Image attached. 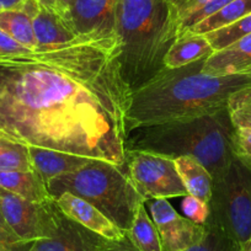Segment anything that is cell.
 Instances as JSON below:
<instances>
[{
  "label": "cell",
  "instance_id": "obj_31",
  "mask_svg": "<svg viewBox=\"0 0 251 251\" xmlns=\"http://www.w3.org/2000/svg\"><path fill=\"white\" fill-rule=\"evenodd\" d=\"M100 251H138L134 248L133 244L126 236L125 239L118 241L105 240L103 245L101 246Z\"/></svg>",
  "mask_w": 251,
  "mask_h": 251
},
{
  "label": "cell",
  "instance_id": "obj_17",
  "mask_svg": "<svg viewBox=\"0 0 251 251\" xmlns=\"http://www.w3.org/2000/svg\"><path fill=\"white\" fill-rule=\"evenodd\" d=\"M175 165L187 194L209 203L213 194V177L206 166L191 155L175 158Z\"/></svg>",
  "mask_w": 251,
  "mask_h": 251
},
{
  "label": "cell",
  "instance_id": "obj_27",
  "mask_svg": "<svg viewBox=\"0 0 251 251\" xmlns=\"http://www.w3.org/2000/svg\"><path fill=\"white\" fill-rule=\"evenodd\" d=\"M230 1H233V0H211V1H209L208 4H206L203 8H201L200 10H197L196 13L191 14L190 16L183 19V20L178 24L177 36L182 35V33H185L186 31L190 30L192 26L201 23L202 20H204V19L208 18V16L213 15L214 13L221 10L222 8H224V6H226V4L230 3Z\"/></svg>",
  "mask_w": 251,
  "mask_h": 251
},
{
  "label": "cell",
  "instance_id": "obj_24",
  "mask_svg": "<svg viewBox=\"0 0 251 251\" xmlns=\"http://www.w3.org/2000/svg\"><path fill=\"white\" fill-rule=\"evenodd\" d=\"M32 170L35 169L28 147L15 142H9L8 146L0 153V173Z\"/></svg>",
  "mask_w": 251,
  "mask_h": 251
},
{
  "label": "cell",
  "instance_id": "obj_36",
  "mask_svg": "<svg viewBox=\"0 0 251 251\" xmlns=\"http://www.w3.org/2000/svg\"><path fill=\"white\" fill-rule=\"evenodd\" d=\"M9 142H10L9 139H6L5 137H3L1 134H0V153H1V151H3V149L8 146Z\"/></svg>",
  "mask_w": 251,
  "mask_h": 251
},
{
  "label": "cell",
  "instance_id": "obj_37",
  "mask_svg": "<svg viewBox=\"0 0 251 251\" xmlns=\"http://www.w3.org/2000/svg\"><path fill=\"white\" fill-rule=\"evenodd\" d=\"M248 73H250V74H251V71H250V72H248Z\"/></svg>",
  "mask_w": 251,
  "mask_h": 251
},
{
  "label": "cell",
  "instance_id": "obj_3",
  "mask_svg": "<svg viewBox=\"0 0 251 251\" xmlns=\"http://www.w3.org/2000/svg\"><path fill=\"white\" fill-rule=\"evenodd\" d=\"M115 35L121 64L132 90L164 68V57L177 37L169 0H118Z\"/></svg>",
  "mask_w": 251,
  "mask_h": 251
},
{
  "label": "cell",
  "instance_id": "obj_20",
  "mask_svg": "<svg viewBox=\"0 0 251 251\" xmlns=\"http://www.w3.org/2000/svg\"><path fill=\"white\" fill-rule=\"evenodd\" d=\"M251 14V0H233L226 4L224 8L208 16L201 23L192 26L185 33H197V35H207L212 31L219 30L222 27L235 23L239 19Z\"/></svg>",
  "mask_w": 251,
  "mask_h": 251
},
{
  "label": "cell",
  "instance_id": "obj_34",
  "mask_svg": "<svg viewBox=\"0 0 251 251\" xmlns=\"http://www.w3.org/2000/svg\"><path fill=\"white\" fill-rule=\"evenodd\" d=\"M37 1L41 4V5L47 6V8H50V9H54V10H57L58 4H59V0H37Z\"/></svg>",
  "mask_w": 251,
  "mask_h": 251
},
{
  "label": "cell",
  "instance_id": "obj_23",
  "mask_svg": "<svg viewBox=\"0 0 251 251\" xmlns=\"http://www.w3.org/2000/svg\"><path fill=\"white\" fill-rule=\"evenodd\" d=\"M226 111L234 128L251 131V85L229 96Z\"/></svg>",
  "mask_w": 251,
  "mask_h": 251
},
{
  "label": "cell",
  "instance_id": "obj_12",
  "mask_svg": "<svg viewBox=\"0 0 251 251\" xmlns=\"http://www.w3.org/2000/svg\"><path fill=\"white\" fill-rule=\"evenodd\" d=\"M20 10L30 15L38 47L62 45L78 37L64 16L54 9L47 8L37 0H26Z\"/></svg>",
  "mask_w": 251,
  "mask_h": 251
},
{
  "label": "cell",
  "instance_id": "obj_10",
  "mask_svg": "<svg viewBox=\"0 0 251 251\" xmlns=\"http://www.w3.org/2000/svg\"><path fill=\"white\" fill-rule=\"evenodd\" d=\"M117 3L118 0H72L66 19L78 36H112Z\"/></svg>",
  "mask_w": 251,
  "mask_h": 251
},
{
  "label": "cell",
  "instance_id": "obj_11",
  "mask_svg": "<svg viewBox=\"0 0 251 251\" xmlns=\"http://www.w3.org/2000/svg\"><path fill=\"white\" fill-rule=\"evenodd\" d=\"M54 201L59 207L60 212L67 218L80 224L81 226L98 234L101 238L112 241L122 240L126 238V233L122 229L118 228L105 214L101 213L96 207L86 202L85 200L71 192H63L57 199H54Z\"/></svg>",
  "mask_w": 251,
  "mask_h": 251
},
{
  "label": "cell",
  "instance_id": "obj_14",
  "mask_svg": "<svg viewBox=\"0 0 251 251\" xmlns=\"http://www.w3.org/2000/svg\"><path fill=\"white\" fill-rule=\"evenodd\" d=\"M251 71V33L207 58L202 73L207 75H229Z\"/></svg>",
  "mask_w": 251,
  "mask_h": 251
},
{
  "label": "cell",
  "instance_id": "obj_15",
  "mask_svg": "<svg viewBox=\"0 0 251 251\" xmlns=\"http://www.w3.org/2000/svg\"><path fill=\"white\" fill-rule=\"evenodd\" d=\"M28 151L32 159L33 169L42 177L46 185L52 178L78 171L79 169L89 165L95 160L85 156L60 153V151L37 148V147H28Z\"/></svg>",
  "mask_w": 251,
  "mask_h": 251
},
{
  "label": "cell",
  "instance_id": "obj_21",
  "mask_svg": "<svg viewBox=\"0 0 251 251\" xmlns=\"http://www.w3.org/2000/svg\"><path fill=\"white\" fill-rule=\"evenodd\" d=\"M0 30L31 50L37 48L32 20L24 10H0Z\"/></svg>",
  "mask_w": 251,
  "mask_h": 251
},
{
  "label": "cell",
  "instance_id": "obj_32",
  "mask_svg": "<svg viewBox=\"0 0 251 251\" xmlns=\"http://www.w3.org/2000/svg\"><path fill=\"white\" fill-rule=\"evenodd\" d=\"M26 0H0V10H20Z\"/></svg>",
  "mask_w": 251,
  "mask_h": 251
},
{
  "label": "cell",
  "instance_id": "obj_22",
  "mask_svg": "<svg viewBox=\"0 0 251 251\" xmlns=\"http://www.w3.org/2000/svg\"><path fill=\"white\" fill-rule=\"evenodd\" d=\"M251 33V14L239 19L235 23L222 27L219 30L212 31V32L204 35L211 45L214 52L224 50L228 46L233 45L234 42L239 41L240 38Z\"/></svg>",
  "mask_w": 251,
  "mask_h": 251
},
{
  "label": "cell",
  "instance_id": "obj_16",
  "mask_svg": "<svg viewBox=\"0 0 251 251\" xmlns=\"http://www.w3.org/2000/svg\"><path fill=\"white\" fill-rule=\"evenodd\" d=\"M214 53L204 35L182 33L177 36L164 57V67L175 69L191 63L207 59Z\"/></svg>",
  "mask_w": 251,
  "mask_h": 251
},
{
  "label": "cell",
  "instance_id": "obj_30",
  "mask_svg": "<svg viewBox=\"0 0 251 251\" xmlns=\"http://www.w3.org/2000/svg\"><path fill=\"white\" fill-rule=\"evenodd\" d=\"M30 52H32L30 48L20 45L18 41H15L10 36L6 35L4 31L0 30V55H19Z\"/></svg>",
  "mask_w": 251,
  "mask_h": 251
},
{
  "label": "cell",
  "instance_id": "obj_7",
  "mask_svg": "<svg viewBox=\"0 0 251 251\" xmlns=\"http://www.w3.org/2000/svg\"><path fill=\"white\" fill-rule=\"evenodd\" d=\"M126 173L146 203L151 200L187 196L175 159L144 151H127Z\"/></svg>",
  "mask_w": 251,
  "mask_h": 251
},
{
  "label": "cell",
  "instance_id": "obj_25",
  "mask_svg": "<svg viewBox=\"0 0 251 251\" xmlns=\"http://www.w3.org/2000/svg\"><path fill=\"white\" fill-rule=\"evenodd\" d=\"M207 234L197 245L183 251H240L238 244L231 240L214 222L207 221Z\"/></svg>",
  "mask_w": 251,
  "mask_h": 251
},
{
  "label": "cell",
  "instance_id": "obj_8",
  "mask_svg": "<svg viewBox=\"0 0 251 251\" xmlns=\"http://www.w3.org/2000/svg\"><path fill=\"white\" fill-rule=\"evenodd\" d=\"M0 211L16 235L32 244L52 238L59 228L64 214L54 200L33 202L0 188Z\"/></svg>",
  "mask_w": 251,
  "mask_h": 251
},
{
  "label": "cell",
  "instance_id": "obj_33",
  "mask_svg": "<svg viewBox=\"0 0 251 251\" xmlns=\"http://www.w3.org/2000/svg\"><path fill=\"white\" fill-rule=\"evenodd\" d=\"M72 0H59V4H58V13L62 14L64 18H66V14L68 11L69 5H71Z\"/></svg>",
  "mask_w": 251,
  "mask_h": 251
},
{
  "label": "cell",
  "instance_id": "obj_9",
  "mask_svg": "<svg viewBox=\"0 0 251 251\" xmlns=\"http://www.w3.org/2000/svg\"><path fill=\"white\" fill-rule=\"evenodd\" d=\"M149 209L164 251L187 250L201 243L206 236V224H197L180 216L168 200H151Z\"/></svg>",
  "mask_w": 251,
  "mask_h": 251
},
{
  "label": "cell",
  "instance_id": "obj_29",
  "mask_svg": "<svg viewBox=\"0 0 251 251\" xmlns=\"http://www.w3.org/2000/svg\"><path fill=\"white\" fill-rule=\"evenodd\" d=\"M26 245L27 244L21 240L15 231L10 228L0 211V251H18L19 249L25 248Z\"/></svg>",
  "mask_w": 251,
  "mask_h": 251
},
{
  "label": "cell",
  "instance_id": "obj_6",
  "mask_svg": "<svg viewBox=\"0 0 251 251\" xmlns=\"http://www.w3.org/2000/svg\"><path fill=\"white\" fill-rule=\"evenodd\" d=\"M208 219L240 248L251 235V169L231 161L221 181L213 182Z\"/></svg>",
  "mask_w": 251,
  "mask_h": 251
},
{
  "label": "cell",
  "instance_id": "obj_19",
  "mask_svg": "<svg viewBox=\"0 0 251 251\" xmlns=\"http://www.w3.org/2000/svg\"><path fill=\"white\" fill-rule=\"evenodd\" d=\"M126 236L138 251H164L159 231L147 212L146 203L141 204L137 209Z\"/></svg>",
  "mask_w": 251,
  "mask_h": 251
},
{
  "label": "cell",
  "instance_id": "obj_28",
  "mask_svg": "<svg viewBox=\"0 0 251 251\" xmlns=\"http://www.w3.org/2000/svg\"><path fill=\"white\" fill-rule=\"evenodd\" d=\"M181 209H182L183 214H186V218L191 219L197 224H206L208 221L209 213H211L208 203L191 196V195L183 197Z\"/></svg>",
  "mask_w": 251,
  "mask_h": 251
},
{
  "label": "cell",
  "instance_id": "obj_2",
  "mask_svg": "<svg viewBox=\"0 0 251 251\" xmlns=\"http://www.w3.org/2000/svg\"><path fill=\"white\" fill-rule=\"evenodd\" d=\"M204 60L175 69L164 67L134 89L128 113L129 132L214 115L226 110L231 94L251 85L250 73L219 76L202 73Z\"/></svg>",
  "mask_w": 251,
  "mask_h": 251
},
{
  "label": "cell",
  "instance_id": "obj_35",
  "mask_svg": "<svg viewBox=\"0 0 251 251\" xmlns=\"http://www.w3.org/2000/svg\"><path fill=\"white\" fill-rule=\"evenodd\" d=\"M240 251H251V235L249 236L248 240L240 246Z\"/></svg>",
  "mask_w": 251,
  "mask_h": 251
},
{
  "label": "cell",
  "instance_id": "obj_1",
  "mask_svg": "<svg viewBox=\"0 0 251 251\" xmlns=\"http://www.w3.org/2000/svg\"><path fill=\"white\" fill-rule=\"evenodd\" d=\"M116 35L0 55V134L126 171L132 88Z\"/></svg>",
  "mask_w": 251,
  "mask_h": 251
},
{
  "label": "cell",
  "instance_id": "obj_13",
  "mask_svg": "<svg viewBox=\"0 0 251 251\" xmlns=\"http://www.w3.org/2000/svg\"><path fill=\"white\" fill-rule=\"evenodd\" d=\"M105 240L64 216L52 238L33 241L27 251H100Z\"/></svg>",
  "mask_w": 251,
  "mask_h": 251
},
{
  "label": "cell",
  "instance_id": "obj_18",
  "mask_svg": "<svg viewBox=\"0 0 251 251\" xmlns=\"http://www.w3.org/2000/svg\"><path fill=\"white\" fill-rule=\"evenodd\" d=\"M0 188L33 202L52 200L47 185L37 171H10L0 173Z\"/></svg>",
  "mask_w": 251,
  "mask_h": 251
},
{
  "label": "cell",
  "instance_id": "obj_4",
  "mask_svg": "<svg viewBox=\"0 0 251 251\" xmlns=\"http://www.w3.org/2000/svg\"><path fill=\"white\" fill-rule=\"evenodd\" d=\"M234 126L228 111L194 120L141 127L128 133L127 151H144L170 158L191 155L221 181L234 160L231 136Z\"/></svg>",
  "mask_w": 251,
  "mask_h": 251
},
{
  "label": "cell",
  "instance_id": "obj_5",
  "mask_svg": "<svg viewBox=\"0 0 251 251\" xmlns=\"http://www.w3.org/2000/svg\"><path fill=\"white\" fill-rule=\"evenodd\" d=\"M47 188L53 200L63 192L85 200L125 233L131 226L139 206L146 203L126 171L101 160H94L78 171L52 178L47 182Z\"/></svg>",
  "mask_w": 251,
  "mask_h": 251
},
{
  "label": "cell",
  "instance_id": "obj_26",
  "mask_svg": "<svg viewBox=\"0 0 251 251\" xmlns=\"http://www.w3.org/2000/svg\"><path fill=\"white\" fill-rule=\"evenodd\" d=\"M231 151L236 160L251 169V131L234 128L231 136Z\"/></svg>",
  "mask_w": 251,
  "mask_h": 251
}]
</instances>
